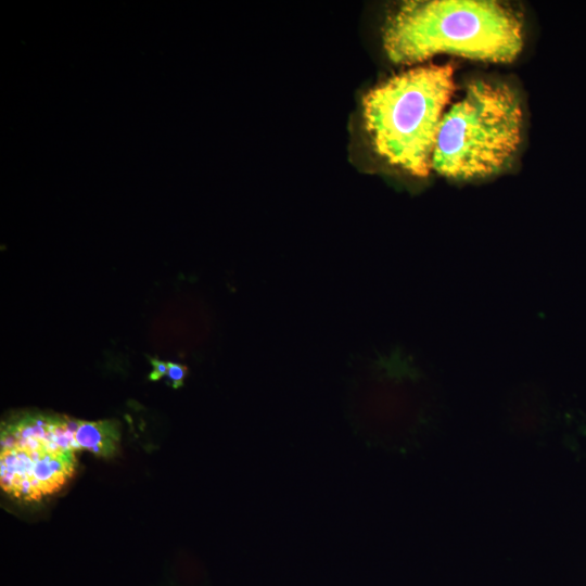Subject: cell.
<instances>
[{"instance_id":"1","label":"cell","mask_w":586,"mask_h":586,"mask_svg":"<svg viewBox=\"0 0 586 586\" xmlns=\"http://www.w3.org/2000/svg\"><path fill=\"white\" fill-rule=\"evenodd\" d=\"M388 58L412 64L438 53L511 62L523 46L522 22L510 8L488 0L408 1L383 30Z\"/></svg>"},{"instance_id":"2","label":"cell","mask_w":586,"mask_h":586,"mask_svg":"<svg viewBox=\"0 0 586 586\" xmlns=\"http://www.w3.org/2000/svg\"><path fill=\"white\" fill-rule=\"evenodd\" d=\"M454 90L450 65L416 67L371 89L364 98V119L375 153L413 176H428Z\"/></svg>"},{"instance_id":"3","label":"cell","mask_w":586,"mask_h":586,"mask_svg":"<svg viewBox=\"0 0 586 586\" xmlns=\"http://www.w3.org/2000/svg\"><path fill=\"white\" fill-rule=\"evenodd\" d=\"M521 131L522 109L514 91L474 81L444 114L431 168L459 180L493 175L513 157Z\"/></svg>"},{"instance_id":"4","label":"cell","mask_w":586,"mask_h":586,"mask_svg":"<svg viewBox=\"0 0 586 586\" xmlns=\"http://www.w3.org/2000/svg\"><path fill=\"white\" fill-rule=\"evenodd\" d=\"M0 484L12 498L36 501L59 492L77 460L68 416L21 412L1 422Z\"/></svg>"},{"instance_id":"5","label":"cell","mask_w":586,"mask_h":586,"mask_svg":"<svg viewBox=\"0 0 586 586\" xmlns=\"http://www.w3.org/2000/svg\"><path fill=\"white\" fill-rule=\"evenodd\" d=\"M119 423L115 420H79L75 431L77 450H88L100 457H112L118 450Z\"/></svg>"},{"instance_id":"6","label":"cell","mask_w":586,"mask_h":586,"mask_svg":"<svg viewBox=\"0 0 586 586\" xmlns=\"http://www.w3.org/2000/svg\"><path fill=\"white\" fill-rule=\"evenodd\" d=\"M186 374L187 368L184 366L168 361L167 377L174 388H178L182 385Z\"/></svg>"},{"instance_id":"7","label":"cell","mask_w":586,"mask_h":586,"mask_svg":"<svg viewBox=\"0 0 586 586\" xmlns=\"http://www.w3.org/2000/svg\"><path fill=\"white\" fill-rule=\"evenodd\" d=\"M153 370L150 374V379L156 381L164 375H167L168 371V361H162L158 359H151Z\"/></svg>"}]
</instances>
